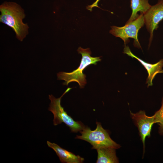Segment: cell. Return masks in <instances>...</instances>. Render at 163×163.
I'll list each match as a JSON object with an SVG mask.
<instances>
[{"mask_svg": "<svg viewBox=\"0 0 163 163\" xmlns=\"http://www.w3.org/2000/svg\"><path fill=\"white\" fill-rule=\"evenodd\" d=\"M0 21L11 27L16 37L22 41L28 34L29 27L23 20L25 17L24 10L17 3L5 2L0 6Z\"/></svg>", "mask_w": 163, "mask_h": 163, "instance_id": "6da1fadb", "label": "cell"}, {"mask_svg": "<svg viewBox=\"0 0 163 163\" xmlns=\"http://www.w3.org/2000/svg\"><path fill=\"white\" fill-rule=\"evenodd\" d=\"M77 51L82 56L79 66L77 69L71 72H58L57 74V79L64 80L65 82L63 83V85H66L71 82H76L78 84L80 88H83L87 83L86 76L83 71L88 66L91 64L96 65L101 59L100 57L91 56V52L89 48L83 49L79 47Z\"/></svg>", "mask_w": 163, "mask_h": 163, "instance_id": "7a4b0ae2", "label": "cell"}, {"mask_svg": "<svg viewBox=\"0 0 163 163\" xmlns=\"http://www.w3.org/2000/svg\"><path fill=\"white\" fill-rule=\"evenodd\" d=\"M97 127L94 130L85 127L80 131L81 136L77 135L76 139L85 141L92 145V149L113 148H119L120 145L112 140L107 132L102 126L100 123L96 122Z\"/></svg>", "mask_w": 163, "mask_h": 163, "instance_id": "3957f363", "label": "cell"}, {"mask_svg": "<svg viewBox=\"0 0 163 163\" xmlns=\"http://www.w3.org/2000/svg\"><path fill=\"white\" fill-rule=\"evenodd\" d=\"M71 89L68 88L62 95L58 98H56L52 94L49 95V98L51 102L48 110L53 115V123L54 126L64 123L72 132L77 133L82 130L86 126L81 122L75 121L67 114L61 104L62 97Z\"/></svg>", "mask_w": 163, "mask_h": 163, "instance_id": "277c9868", "label": "cell"}, {"mask_svg": "<svg viewBox=\"0 0 163 163\" xmlns=\"http://www.w3.org/2000/svg\"><path fill=\"white\" fill-rule=\"evenodd\" d=\"M144 24V14H141L136 19L122 27L111 26L110 32L116 37L121 38L124 41L125 46L129 42V38H133L134 46L141 48L138 41V34L139 30Z\"/></svg>", "mask_w": 163, "mask_h": 163, "instance_id": "5b68a950", "label": "cell"}, {"mask_svg": "<svg viewBox=\"0 0 163 163\" xmlns=\"http://www.w3.org/2000/svg\"><path fill=\"white\" fill-rule=\"evenodd\" d=\"M144 24L150 33L149 45L153 37V32L158 27V24L163 19V0H159L155 5L151 6L144 14Z\"/></svg>", "mask_w": 163, "mask_h": 163, "instance_id": "8992f818", "label": "cell"}, {"mask_svg": "<svg viewBox=\"0 0 163 163\" xmlns=\"http://www.w3.org/2000/svg\"><path fill=\"white\" fill-rule=\"evenodd\" d=\"M130 112L132 118L138 128L143 143L144 153L145 139L146 137L150 136L152 126L155 123L154 116H147L144 111L140 110L136 113Z\"/></svg>", "mask_w": 163, "mask_h": 163, "instance_id": "52a82bcc", "label": "cell"}, {"mask_svg": "<svg viewBox=\"0 0 163 163\" xmlns=\"http://www.w3.org/2000/svg\"><path fill=\"white\" fill-rule=\"evenodd\" d=\"M123 53L126 54L132 58L137 59L147 70L148 76L147 78L146 83L148 87L152 85V81L155 75L159 73H163V59H161L154 64H151L144 61L142 59L135 56L131 52L128 46H125Z\"/></svg>", "mask_w": 163, "mask_h": 163, "instance_id": "ba28073f", "label": "cell"}, {"mask_svg": "<svg viewBox=\"0 0 163 163\" xmlns=\"http://www.w3.org/2000/svg\"><path fill=\"white\" fill-rule=\"evenodd\" d=\"M48 146L55 152L62 163H82L84 159L78 155H75L73 153L64 149L57 144L47 141Z\"/></svg>", "mask_w": 163, "mask_h": 163, "instance_id": "9c48e42d", "label": "cell"}, {"mask_svg": "<svg viewBox=\"0 0 163 163\" xmlns=\"http://www.w3.org/2000/svg\"><path fill=\"white\" fill-rule=\"evenodd\" d=\"M149 0H130V7L132 10L131 16L126 24H128L136 19L140 14H145L149 9L151 5L149 3Z\"/></svg>", "mask_w": 163, "mask_h": 163, "instance_id": "30bf717a", "label": "cell"}, {"mask_svg": "<svg viewBox=\"0 0 163 163\" xmlns=\"http://www.w3.org/2000/svg\"><path fill=\"white\" fill-rule=\"evenodd\" d=\"M115 149L113 148H105L96 149L97 152V158L96 163H118V160L116 155Z\"/></svg>", "mask_w": 163, "mask_h": 163, "instance_id": "8fae6325", "label": "cell"}, {"mask_svg": "<svg viewBox=\"0 0 163 163\" xmlns=\"http://www.w3.org/2000/svg\"><path fill=\"white\" fill-rule=\"evenodd\" d=\"M153 115L155 123H158L159 126L158 133L160 135H163V97L160 108Z\"/></svg>", "mask_w": 163, "mask_h": 163, "instance_id": "7c38bea8", "label": "cell"}, {"mask_svg": "<svg viewBox=\"0 0 163 163\" xmlns=\"http://www.w3.org/2000/svg\"><path fill=\"white\" fill-rule=\"evenodd\" d=\"M100 0H96L94 3L92 5H88L87 7V8L90 10V11H91L92 8L94 7H99L98 6V3Z\"/></svg>", "mask_w": 163, "mask_h": 163, "instance_id": "4fadbf2b", "label": "cell"}]
</instances>
